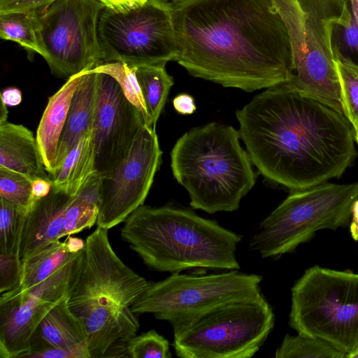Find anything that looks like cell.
I'll return each instance as SVG.
<instances>
[{
  "instance_id": "cell-20",
  "label": "cell",
  "mask_w": 358,
  "mask_h": 358,
  "mask_svg": "<svg viewBox=\"0 0 358 358\" xmlns=\"http://www.w3.org/2000/svg\"><path fill=\"white\" fill-rule=\"evenodd\" d=\"M98 73L91 69L84 74L73 95L55 162V173L62 162L84 135L92 132L95 113Z\"/></svg>"
},
{
  "instance_id": "cell-29",
  "label": "cell",
  "mask_w": 358,
  "mask_h": 358,
  "mask_svg": "<svg viewBox=\"0 0 358 358\" xmlns=\"http://www.w3.org/2000/svg\"><path fill=\"white\" fill-rule=\"evenodd\" d=\"M31 182L22 173L0 167V198L30 208L34 202Z\"/></svg>"
},
{
  "instance_id": "cell-18",
  "label": "cell",
  "mask_w": 358,
  "mask_h": 358,
  "mask_svg": "<svg viewBox=\"0 0 358 358\" xmlns=\"http://www.w3.org/2000/svg\"><path fill=\"white\" fill-rule=\"evenodd\" d=\"M84 71L68 78L62 87L49 98L37 129L36 138L50 178L55 171L59 145L71 99Z\"/></svg>"
},
{
  "instance_id": "cell-6",
  "label": "cell",
  "mask_w": 358,
  "mask_h": 358,
  "mask_svg": "<svg viewBox=\"0 0 358 358\" xmlns=\"http://www.w3.org/2000/svg\"><path fill=\"white\" fill-rule=\"evenodd\" d=\"M287 29L294 76L302 92L344 114L331 36L349 11L347 0H272Z\"/></svg>"
},
{
  "instance_id": "cell-31",
  "label": "cell",
  "mask_w": 358,
  "mask_h": 358,
  "mask_svg": "<svg viewBox=\"0 0 358 358\" xmlns=\"http://www.w3.org/2000/svg\"><path fill=\"white\" fill-rule=\"evenodd\" d=\"M127 354L131 358H171L169 343L155 330L132 336L127 345Z\"/></svg>"
},
{
  "instance_id": "cell-42",
  "label": "cell",
  "mask_w": 358,
  "mask_h": 358,
  "mask_svg": "<svg viewBox=\"0 0 358 358\" xmlns=\"http://www.w3.org/2000/svg\"><path fill=\"white\" fill-rule=\"evenodd\" d=\"M164 1H166L173 5H178V4H181L183 3L189 2V1H191L193 0H164Z\"/></svg>"
},
{
  "instance_id": "cell-41",
  "label": "cell",
  "mask_w": 358,
  "mask_h": 358,
  "mask_svg": "<svg viewBox=\"0 0 358 358\" xmlns=\"http://www.w3.org/2000/svg\"><path fill=\"white\" fill-rule=\"evenodd\" d=\"M1 111H0V124L7 122L8 110L7 106L1 101Z\"/></svg>"
},
{
  "instance_id": "cell-9",
  "label": "cell",
  "mask_w": 358,
  "mask_h": 358,
  "mask_svg": "<svg viewBox=\"0 0 358 358\" xmlns=\"http://www.w3.org/2000/svg\"><path fill=\"white\" fill-rule=\"evenodd\" d=\"M273 309L263 294L215 308L173 329V347L182 358H249L274 326Z\"/></svg>"
},
{
  "instance_id": "cell-3",
  "label": "cell",
  "mask_w": 358,
  "mask_h": 358,
  "mask_svg": "<svg viewBox=\"0 0 358 358\" xmlns=\"http://www.w3.org/2000/svg\"><path fill=\"white\" fill-rule=\"evenodd\" d=\"M148 283L116 255L108 229L97 227L87 237L68 305L84 327L91 357H127L139 329L131 306Z\"/></svg>"
},
{
  "instance_id": "cell-1",
  "label": "cell",
  "mask_w": 358,
  "mask_h": 358,
  "mask_svg": "<svg viewBox=\"0 0 358 358\" xmlns=\"http://www.w3.org/2000/svg\"><path fill=\"white\" fill-rule=\"evenodd\" d=\"M171 6L176 61L189 75L248 92L292 79L289 37L272 0H193Z\"/></svg>"
},
{
  "instance_id": "cell-28",
  "label": "cell",
  "mask_w": 358,
  "mask_h": 358,
  "mask_svg": "<svg viewBox=\"0 0 358 358\" xmlns=\"http://www.w3.org/2000/svg\"><path fill=\"white\" fill-rule=\"evenodd\" d=\"M340 80L344 115L352 125L358 121V64L336 57Z\"/></svg>"
},
{
  "instance_id": "cell-13",
  "label": "cell",
  "mask_w": 358,
  "mask_h": 358,
  "mask_svg": "<svg viewBox=\"0 0 358 358\" xmlns=\"http://www.w3.org/2000/svg\"><path fill=\"white\" fill-rule=\"evenodd\" d=\"M162 155L155 128L145 124L124 160L99 177L98 227L108 230L143 205Z\"/></svg>"
},
{
  "instance_id": "cell-17",
  "label": "cell",
  "mask_w": 358,
  "mask_h": 358,
  "mask_svg": "<svg viewBox=\"0 0 358 358\" xmlns=\"http://www.w3.org/2000/svg\"><path fill=\"white\" fill-rule=\"evenodd\" d=\"M0 167L28 177L51 180L46 171L36 138L22 124H0Z\"/></svg>"
},
{
  "instance_id": "cell-36",
  "label": "cell",
  "mask_w": 358,
  "mask_h": 358,
  "mask_svg": "<svg viewBox=\"0 0 358 358\" xmlns=\"http://www.w3.org/2000/svg\"><path fill=\"white\" fill-rule=\"evenodd\" d=\"M52 188V180L37 178L31 182V193L33 201L47 196Z\"/></svg>"
},
{
  "instance_id": "cell-19",
  "label": "cell",
  "mask_w": 358,
  "mask_h": 358,
  "mask_svg": "<svg viewBox=\"0 0 358 358\" xmlns=\"http://www.w3.org/2000/svg\"><path fill=\"white\" fill-rule=\"evenodd\" d=\"M85 343H87L85 330L70 310L67 297L42 319L31 336L29 351L21 358L47 349H70Z\"/></svg>"
},
{
  "instance_id": "cell-4",
  "label": "cell",
  "mask_w": 358,
  "mask_h": 358,
  "mask_svg": "<svg viewBox=\"0 0 358 358\" xmlns=\"http://www.w3.org/2000/svg\"><path fill=\"white\" fill-rule=\"evenodd\" d=\"M121 236L155 271L240 267L236 251L242 236L185 208L143 205L124 221Z\"/></svg>"
},
{
  "instance_id": "cell-2",
  "label": "cell",
  "mask_w": 358,
  "mask_h": 358,
  "mask_svg": "<svg viewBox=\"0 0 358 358\" xmlns=\"http://www.w3.org/2000/svg\"><path fill=\"white\" fill-rule=\"evenodd\" d=\"M236 116L252 164L291 192L341 176L355 158L347 117L289 81L266 88Z\"/></svg>"
},
{
  "instance_id": "cell-26",
  "label": "cell",
  "mask_w": 358,
  "mask_h": 358,
  "mask_svg": "<svg viewBox=\"0 0 358 358\" xmlns=\"http://www.w3.org/2000/svg\"><path fill=\"white\" fill-rule=\"evenodd\" d=\"M29 208L0 198V253H20L24 226Z\"/></svg>"
},
{
  "instance_id": "cell-10",
  "label": "cell",
  "mask_w": 358,
  "mask_h": 358,
  "mask_svg": "<svg viewBox=\"0 0 358 358\" xmlns=\"http://www.w3.org/2000/svg\"><path fill=\"white\" fill-rule=\"evenodd\" d=\"M97 36L101 63L165 66L178 53L172 6L164 0H146L122 10L104 7Z\"/></svg>"
},
{
  "instance_id": "cell-44",
  "label": "cell",
  "mask_w": 358,
  "mask_h": 358,
  "mask_svg": "<svg viewBox=\"0 0 358 358\" xmlns=\"http://www.w3.org/2000/svg\"><path fill=\"white\" fill-rule=\"evenodd\" d=\"M356 358H358V355H357Z\"/></svg>"
},
{
  "instance_id": "cell-21",
  "label": "cell",
  "mask_w": 358,
  "mask_h": 358,
  "mask_svg": "<svg viewBox=\"0 0 358 358\" xmlns=\"http://www.w3.org/2000/svg\"><path fill=\"white\" fill-rule=\"evenodd\" d=\"M98 176L90 132L77 141L50 179L55 189L76 196Z\"/></svg>"
},
{
  "instance_id": "cell-39",
  "label": "cell",
  "mask_w": 358,
  "mask_h": 358,
  "mask_svg": "<svg viewBox=\"0 0 358 358\" xmlns=\"http://www.w3.org/2000/svg\"><path fill=\"white\" fill-rule=\"evenodd\" d=\"M350 231L352 238L358 241V199L355 201L352 206Z\"/></svg>"
},
{
  "instance_id": "cell-16",
  "label": "cell",
  "mask_w": 358,
  "mask_h": 358,
  "mask_svg": "<svg viewBox=\"0 0 358 358\" xmlns=\"http://www.w3.org/2000/svg\"><path fill=\"white\" fill-rule=\"evenodd\" d=\"M97 73L92 136L96 170L101 177L124 160L145 123L141 112L127 99L115 79L108 74Z\"/></svg>"
},
{
  "instance_id": "cell-37",
  "label": "cell",
  "mask_w": 358,
  "mask_h": 358,
  "mask_svg": "<svg viewBox=\"0 0 358 358\" xmlns=\"http://www.w3.org/2000/svg\"><path fill=\"white\" fill-rule=\"evenodd\" d=\"M1 101L6 106H15L22 101V92L16 87H8L1 94Z\"/></svg>"
},
{
  "instance_id": "cell-38",
  "label": "cell",
  "mask_w": 358,
  "mask_h": 358,
  "mask_svg": "<svg viewBox=\"0 0 358 358\" xmlns=\"http://www.w3.org/2000/svg\"><path fill=\"white\" fill-rule=\"evenodd\" d=\"M106 8L122 10L138 6L146 0H99Z\"/></svg>"
},
{
  "instance_id": "cell-11",
  "label": "cell",
  "mask_w": 358,
  "mask_h": 358,
  "mask_svg": "<svg viewBox=\"0 0 358 358\" xmlns=\"http://www.w3.org/2000/svg\"><path fill=\"white\" fill-rule=\"evenodd\" d=\"M262 280L259 275L237 270L204 275L173 273L162 280L149 281L131 310L135 314L152 313L173 329L226 303L262 294Z\"/></svg>"
},
{
  "instance_id": "cell-43",
  "label": "cell",
  "mask_w": 358,
  "mask_h": 358,
  "mask_svg": "<svg viewBox=\"0 0 358 358\" xmlns=\"http://www.w3.org/2000/svg\"><path fill=\"white\" fill-rule=\"evenodd\" d=\"M352 127L354 131L355 141L358 145V121L355 125L352 126Z\"/></svg>"
},
{
  "instance_id": "cell-23",
  "label": "cell",
  "mask_w": 358,
  "mask_h": 358,
  "mask_svg": "<svg viewBox=\"0 0 358 358\" xmlns=\"http://www.w3.org/2000/svg\"><path fill=\"white\" fill-rule=\"evenodd\" d=\"M0 37L17 43L29 55L34 53L43 55L41 24L36 10L0 13Z\"/></svg>"
},
{
  "instance_id": "cell-33",
  "label": "cell",
  "mask_w": 358,
  "mask_h": 358,
  "mask_svg": "<svg viewBox=\"0 0 358 358\" xmlns=\"http://www.w3.org/2000/svg\"><path fill=\"white\" fill-rule=\"evenodd\" d=\"M88 343L70 349L52 348L29 355L27 358H90Z\"/></svg>"
},
{
  "instance_id": "cell-12",
  "label": "cell",
  "mask_w": 358,
  "mask_h": 358,
  "mask_svg": "<svg viewBox=\"0 0 358 358\" xmlns=\"http://www.w3.org/2000/svg\"><path fill=\"white\" fill-rule=\"evenodd\" d=\"M104 7L99 0H53L36 10L43 57L55 76L68 79L101 63L97 26Z\"/></svg>"
},
{
  "instance_id": "cell-34",
  "label": "cell",
  "mask_w": 358,
  "mask_h": 358,
  "mask_svg": "<svg viewBox=\"0 0 358 358\" xmlns=\"http://www.w3.org/2000/svg\"><path fill=\"white\" fill-rule=\"evenodd\" d=\"M53 0H0V13L10 11L36 10Z\"/></svg>"
},
{
  "instance_id": "cell-8",
  "label": "cell",
  "mask_w": 358,
  "mask_h": 358,
  "mask_svg": "<svg viewBox=\"0 0 358 358\" xmlns=\"http://www.w3.org/2000/svg\"><path fill=\"white\" fill-rule=\"evenodd\" d=\"M358 199V182H323L291 192L259 224L250 248L263 258L278 259L308 241L316 231L346 226Z\"/></svg>"
},
{
  "instance_id": "cell-15",
  "label": "cell",
  "mask_w": 358,
  "mask_h": 358,
  "mask_svg": "<svg viewBox=\"0 0 358 358\" xmlns=\"http://www.w3.org/2000/svg\"><path fill=\"white\" fill-rule=\"evenodd\" d=\"M99 178L78 195L55 189L34 200L24 226L20 257L23 262L52 241L91 228L98 217Z\"/></svg>"
},
{
  "instance_id": "cell-32",
  "label": "cell",
  "mask_w": 358,
  "mask_h": 358,
  "mask_svg": "<svg viewBox=\"0 0 358 358\" xmlns=\"http://www.w3.org/2000/svg\"><path fill=\"white\" fill-rule=\"evenodd\" d=\"M22 262L19 254L0 253V292L12 290L20 285Z\"/></svg>"
},
{
  "instance_id": "cell-30",
  "label": "cell",
  "mask_w": 358,
  "mask_h": 358,
  "mask_svg": "<svg viewBox=\"0 0 358 358\" xmlns=\"http://www.w3.org/2000/svg\"><path fill=\"white\" fill-rule=\"evenodd\" d=\"M331 44L335 57H341L358 64V27L350 8L343 20L334 26Z\"/></svg>"
},
{
  "instance_id": "cell-27",
  "label": "cell",
  "mask_w": 358,
  "mask_h": 358,
  "mask_svg": "<svg viewBox=\"0 0 358 358\" xmlns=\"http://www.w3.org/2000/svg\"><path fill=\"white\" fill-rule=\"evenodd\" d=\"M92 70L108 74L115 78L127 99L138 109L145 123L150 126L145 101L134 66L119 62H105L97 65Z\"/></svg>"
},
{
  "instance_id": "cell-22",
  "label": "cell",
  "mask_w": 358,
  "mask_h": 358,
  "mask_svg": "<svg viewBox=\"0 0 358 358\" xmlns=\"http://www.w3.org/2000/svg\"><path fill=\"white\" fill-rule=\"evenodd\" d=\"M73 252L66 241H52L38 252L22 262L20 285L15 288L24 290L39 284L82 253Z\"/></svg>"
},
{
  "instance_id": "cell-35",
  "label": "cell",
  "mask_w": 358,
  "mask_h": 358,
  "mask_svg": "<svg viewBox=\"0 0 358 358\" xmlns=\"http://www.w3.org/2000/svg\"><path fill=\"white\" fill-rule=\"evenodd\" d=\"M175 110L182 115H190L196 110L194 98L187 94H180L173 100Z\"/></svg>"
},
{
  "instance_id": "cell-5",
  "label": "cell",
  "mask_w": 358,
  "mask_h": 358,
  "mask_svg": "<svg viewBox=\"0 0 358 358\" xmlns=\"http://www.w3.org/2000/svg\"><path fill=\"white\" fill-rule=\"evenodd\" d=\"M238 131L210 122L192 129L171 152L174 178L187 190L190 206L208 213L232 212L256 182Z\"/></svg>"
},
{
  "instance_id": "cell-14",
  "label": "cell",
  "mask_w": 358,
  "mask_h": 358,
  "mask_svg": "<svg viewBox=\"0 0 358 358\" xmlns=\"http://www.w3.org/2000/svg\"><path fill=\"white\" fill-rule=\"evenodd\" d=\"M83 252L39 284L1 294V358H21L29 351L31 336L40 322L55 306L68 297Z\"/></svg>"
},
{
  "instance_id": "cell-24",
  "label": "cell",
  "mask_w": 358,
  "mask_h": 358,
  "mask_svg": "<svg viewBox=\"0 0 358 358\" xmlns=\"http://www.w3.org/2000/svg\"><path fill=\"white\" fill-rule=\"evenodd\" d=\"M134 68L145 101L150 126L155 128L173 85V79L166 72L165 66L141 65Z\"/></svg>"
},
{
  "instance_id": "cell-7",
  "label": "cell",
  "mask_w": 358,
  "mask_h": 358,
  "mask_svg": "<svg viewBox=\"0 0 358 358\" xmlns=\"http://www.w3.org/2000/svg\"><path fill=\"white\" fill-rule=\"evenodd\" d=\"M291 292L289 326L298 334L327 341L347 358H356L358 273L314 266Z\"/></svg>"
},
{
  "instance_id": "cell-40",
  "label": "cell",
  "mask_w": 358,
  "mask_h": 358,
  "mask_svg": "<svg viewBox=\"0 0 358 358\" xmlns=\"http://www.w3.org/2000/svg\"><path fill=\"white\" fill-rule=\"evenodd\" d=\"M352 16L358 27V0H347Z\"/></svg>"
},
{
  "instance_id": "cell-25",
  "label": "cell",
  "mask_w": 358,
  "mask_h": 358,
  "mask_svg": "<svg viewBox=\"0 0 358 358\" xmlns=\"http://www.w3.org/2000/svg\"><path fill=\"white\" fill-rule=\"evenodd\" d=\"M275 358H347L327 341L298 334H287L275 352Z\"/></svg>"
}]
</instances>
